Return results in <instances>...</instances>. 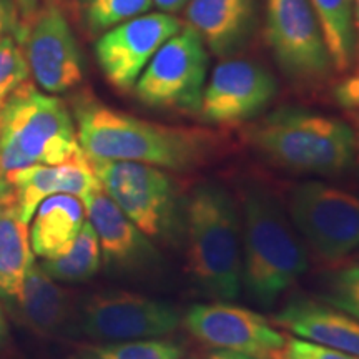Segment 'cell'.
<instances>
[{
	"label": "cell",
	"instance_id": "7c38bea8",
	"mask_svg": "<svg viewBox=\"0 0 359 359\" xmlns=\"http://www.w3.org/2000/svg\"><path fill=\"white\" fill-rule=\"evenodd\" d=\"M183 22L172 13H143L111 27L97 40L98 65L120 92L135 87L148 62L170 37L180 32Z\"/></svg>",
	"mask_w": 359,
	"mask_h": 359
},
{
	"label": "cell",
	"instance_id": "f546056e",
	"mask_svg": "<svg viewBox=\"0 0 359 359\" xmlns=\"http://www.w3.org/2000/svg\"><path fill=\"white\" fill-rule=\"evenodd\" d=\"M8 351H11V331H8L6 313L0 304V356H4Z\"/></svg>",
	"mask_w": 359,
	"mask_h": 359
},
{
	"label": "cell",
	"instance_id": "8fae6325",
	"mask_svg": "<svg viewBox=\"0 0 359 359\" xmlns=\"http://www.w3.org/2000/svg\"><path fill=\"white\" fill-rule=\"evenodd\" d=\"M264 35L291 79L318 82L330 74L333 64L309 0H266Z\"/></svg>",
	"mask_w": 359,
	"mask_h": 359
},
{
	"label": "cell",
	"instance_id": "836d02e7",
	"mask_svg": "<svg viewBox=\"0 0 359 359\" xmlns=\"http://www.w3.org/2000/svg\"><path fill=\"white\" fill-rule=\"evenodd\" d=\"M13 201V188L7 178L0 177V205Z\"/></svg>",
	"mask_w": 359,
	"mask_h": 359
},
{
	"label": "cell",
	"instance_id": "83f0119b",
	"mask_svg": "<svg viewBox=\"0 0 359 359\" xmlns=\"http://www.w3.org/2000/svg\"><path fill=\"white\" fill-rule=\"evenodd\" d=\"M276 359H358L338 349L323 346L308 339L290 338Z\"/></svg>",
	"mask_w": 359,
	"mask_h": 359
},
{
	"label": "cell",
	"instance_id": "cb8c5ba5",
	"mask_svg": "<svg viewBox=\"0 0 359 359\" xmlns=\"http://www.w3.org/2000/svg\"><path fill=\"white\" fill-rule=\"evenodd\" d=\"M98 359H182L185 349L170 339H133L90 348Z\"/></svg>",
	"mask_w": 359,
	"mask_h": 359
},
{
	"label": "cell",
	"instance_id": "7a4b0ae2",
	"mask_svg": "<svg viewBox=\"0 0 359 359\" xmlns=\"http://www.w3.org/2000/svg\"><path fill=\"white\" fill-rule=\"evenodd\" d=\"M241 205V286L251 302L269 308L308 271V255L268 190L248 185Z\"/></svg>",
	"mask_w": 359,
	"mask_h": 359
},
{
	"label": "cell",
	"instance_id": "7402d4cb",
	"mask_svg": "<svg viewBox=\"0 0 359 359\" xmlns=\"http://www.w3.org/2000/svg\"><path fill=\"white\" fill-rule=\"evenodd\" d=\"M320 20L331 64L346 72L356 53V34L353 24V0H309Z\"/></svg>",
	"mask_w": 359,
	"mask_h": 359
},
{
	"label": "cell",
	"instance_id": "e575fe53",
	"mask_svg": "<svg viewBox=\"0 0 359 359\" xmlns=\"http://www.w3.org/2000/svg\"><path fill=\"white\" fill-rule=\"evenodd\" d=\"M351 120L354 123V155H356L359 163V114H351Z\"/></svg>",
	"mask_w": 359,
	"mask_h": 359
},
{
	"label": "cell",
	"instance_id": "74e56055",
	"mask_svg": "<svg viewBox=\"0 0 359 359\" xmlns=\"http://www.w3.org/2000/svg\"><path fill=\"white\" fill-rule=\"evenodd\" d=\"M79 359H98V358L92 351H88L87 354H83V356H80Z\"/></svg>",
	"mask_w": 359,
	"mask_h": 359
},
{
	"label": "cell",
	"instance_id": "52a82bcc",
	"mask_svg": "<svg viewBox=\"0 0 359 359\" xmlns=\"http://www.w3.org/2000/svg\"><path fill=\"white\" fill-rule=\"evenodd\" d=\"M206 72L205 42L191 27H182L148 62L135 83V93L148 107L198 114Z\"/></svg>",
	"mask_w": 359,
	"mask_h": 359
},
{
	"label": "cell",
	"instance_id": "d6a6232c",
	"mask_svg": "<svg viewBox=\"0 0 359 359\" xmlns=\"http://www.w3.org/2000/svg\"><path fill=\"white\" fill-rule=\"evenodd\" d=\"M15 4L22 19H27V17L32 15V13L42 6V0H15Z\"/></svg>",
	"mask_w": 359,
	"mask_h": 359
},
{
	"label": "cell",
	"instance_id": "484cf974",
	"mask_svg": "<svg viewBox=\"0 0 359 359\" xmlns=\"http://www.w3.org/2000/svg\"><path fill=\"white\" fill-rule=\"evenodd\" d=\"M30 80L22 47L12 35H0V109L13 92Z\"/></svg>",
	"mask_w": 359,
	"mask_h": 359
},
{
	"label": "cell",
	"instance_id": "d4e9b609",
	"mask_svg": "<svg viewBox=\"0 0 359 359\" xmlns=\"http://www.w3.org/2000/svg\"><path fill=\"white\" fill-rule=\"evenodd\" d=\"M154 6V0H87L85 17L92 32H105L111 27L143 15Z\"/></svg>",
	"mask_w": 359,
	"mask_h": 359
},
{
	"label": "cell",
	"instance_id": "5b68a950",
	"mask_svg": "<svg viewBox=\"0 0 359 359\" xmlns=\"http://www.w3.org/2000/svg\"><path fill=\"white\" fill-rule=\"evenodd\" d=\"M82 151L65 102L27 82L0 109V173L32 165H58Z\"/></svg>",
	"mask_w": 359,
	"mask_h": 359
},
{
	"label": "cell",
	"instance_id": "f35d334b",
	"mask_svg": "<svg viewBox=\"0 0 359 359\" xmlns=\"http://www.w3.org/2000/svg\"><path fill=\"white\" fill-rule=\"evenodd\" d=\"M53 2H57V4H60V2H62V0H53Z\"/></svg>",
	"mask_w": 359,
	"mask_h": 359
},
{
	"label": "cell",
	"instance_id": "3957f363",
	"mask_svg": "<svg viewBox=\"0 0 359 359\" xmlns=\"http://www.w3.org/2000/svg\"><path fill=\"white\" fill-rule=\"evenodd\" d=\"M187 269L201 293L233 302L241 293V230L231 195L217 183L193 188L185 203Z\"/></svg>",
	"mask_w": 359,
	"mask_h": 359
},
{
	"label": "cell",
	"instance_id": "1f68e13d",
	"mask_svg": "<svg viewBox=\"0 0 359 359\" xmlns=\"http://www.w3.org/2000/svg\"><path fill=\"white\" fill-rule=\"evenodd\" d=\"M206 359H259V358L251 356V354H246V353L231 351V349H217V351H213Z\"/></svg>",
	"mask_w": 359,
	"mask_h": 359
},
{
	"label": "cell",
	"instance_id": "8992f818",
	"mask_svg": "<svg viewBox=\"0 0 359 359\" xmlns=\"http://www.w3.org/2000/svg\"><path fill=\"white\" fill-rule=\"evenodd\" d=\"M103 190L147 236L177 241L185 228L178 182L158 167L138 161L90 160Z\"/></svg>",
	"mask_w": 359,
	"mask_h": 359
},
{
	"label": "cell",
	"instance_id": "ffe728a7",
	"mask_svg": "<svg viewBox=\"0 0 359 359\" xmlns=\"http://www.w3.org/2000/svg\"><path fill=\"white\" fill-rule=\"evenodd\" d=\"M17 302L25 325L40 336L55 334L69 318V293L37 262L27 269Z\"/></svg>",
	"mask_w": 359,
	"mask_h": 359
},
{
	"label": "cell",
	"instance_id": "6da1fadb",
	"mask_svg": "<svg viewBox=\"0 0 359 359\" xmlns=\"http://www.w3.org/2000/svg\"><path fill=\"white\" fill-rule=\"evenodd\" d=\"M79 143L90 160L138 161L173 172H190L222 150L218 135L198 127L147 122L80 97L74 105Z\"/></svg>",
	"mask_w": 359,
	"mask_h": 359
},
{
	"label": "cell",
	"instance_id": "e0dca14e",
	"mask_svg": "<svg viewBox=\"0 0 359 359\" xmlns=\"http://www.w3.org/2000/svg\"><path fill=\"white\" fill-rule=\"evenodd\" d=\"M273 321L299 338L359 359V320L331 304L293 299L273 316Z\"/></svg>",
	"mask_w": 359,
	"mask_h": 359
},
{
	"label": "cell",
	"instance_id": "277c9868",
	"mask_svg": "<svg viewBox=\"0 0 359 359\" xmlns=\"http://www.w3.org/2000/svg\"><path fill=\"white\" fill-rule=\"evenodd\" d=\"M246 142L278 167L304 173H339L354 156V132L333 116L280 109L246 130Z\"/></svg>",
	"mask_w": 359,
	"mask_h": 359
},
{
	"label": "cell",
	"instance_id": "44dd1931",
	"mask_svg": "<svg viewBox=\"0 0 359 359\" xmlns=\"http://www.w3.org/2000/svg\"><path fill=\"white\" fill-rule=\"evenodd\" d=\"M34 262L29 223L20 218L13 201L0 205V293L8 299L19 298L27 269Z\"/></svg>",
	"mask_w": 359,
	"mask_h": 359
},
{
	"label": "cell",
	"instance_id": "ac0fdd59",
	"mask_svg": "<svg viewBox=\"0 0 359 359\" xmlns=\"http://www.w3.org/2000/svg\"><path fill=\"white\" fill-rule=\"evenodd\" d=\"M188 27L196 30L217 55L236 50L248 37L255 19V0H190Z\"/></svg>",
	"mask_w": 359,
	"mask_h": 359
},
{
	"label": "cell",
	"instance_id": "8d00e7d4",
	"mask_svg": "<svg viewBox=\"0 0 359 359\" xmlns=\"http://www.w3.org/2000/svg\"><path fill=\"white\" fill-rule=\"evenodd\" d=\"M7 17H8L7 12L4 11L2 6H0V35L6 32V29H7V24H8Z\"/></svg>",
	"mask_w": 359,
	"mask_h": 359
},
{
	"label": "cell",
	"instance_id": "f1b7e54d",
	"mask_svg": "<svg viewBox=\"0 0 359 359\" xmlns=\"http://www.w3.org/2000/svg\"><path fill=\"white\" fill-rule=\"evenodd\" d=\"M333 95L343 109L349 110L351 114H359V67L336 85Z\"/></svg>",
	"mask_w": 359,
	"mask_h": 359
},
{
	"label": "cell",
	"instance_id": "d590c367",
	"mask_svg": "<svg viewBox=\"0 0 359 359\" xmlns=\"http://www.w3.org/2000/svg\"><path fill=\"white\" fill-rule=\"evenodd\" d=\"M353 24L356 34V48L359 52V0H353Z\"/></svg>",
	"mask_w": 359,
	"mask_h": 359
},
{
	"label": "cell",
	"instance_id": "4dcf8cb0",
	"mask_svg": "<svg viewBox=\"0 0 359 359\" xmlns=\"http://www.w3.org/2000/svg\"><path fill=\"white\" fill-rule=\"evenodd\" d=\"M190 0H154V4L165 13H173L182 11L183 7H187V4Z\"/></svg>",
	"mask_w": 359,
	"mask_h": 359
},
{
	"label": "cell",
	"instance_id": "4fadbf2b",
	"mask_svg": "<svg viewBox=\"0 0 359 359\" xmlns=\"http://www.w3.org/2000/svg\"><path fill=\"white\" fill-rule=\"evenodd\" d=\"M182 321L188 333L206 346L231 349L259 359H276L286 344L285 334L266 318L230 302L193 304Z\"/></svg>",
	"mask_w": 359,
	"mask_h": 359
},
{
	"label": "cell",
	"instance_id": "ab89813d",
	"mask_svg": "<svg viewBox=\"0 0 359 359\" xmlns=\"http://www.w3.org/2000/svg\"><path fill=\"white\" fill-rule=\"evenodd\" d=\"M0 177H2V173H0Z\"/></svg>",
	"mask_w": 359,
	"mask_h": 359
},
{
	"label": "cell",
	"instance_id": "30bf717a",
	"mask_svg": "<svg viewBox=\"0 0 359 359\" xmlns=\"http://www.w3.org/2000/svg\"><path fill=\"white\" fill-rule=\"evenodd\" d=\"M173 303L130 291L93 294L82 308L80 330L103 343L160 338L172 334L182 323Z\"/></svg>",
	"mask_w": 359,
	"mask_h": 359
},
{
	"label": "cell",
	"instance_id": "4316f807",
	"mask_svg": "<svg viewBox=\"0 0 359 359\" xmlns=\"http://www.w3.org/2000/svg\"><path fill=\"white\" fill-rule=\"evenodd\" d=\"M321 298L331 306L359 320V266H348L334 273Z\"/></svg>",
	"mask_w": 359,
	"mask_h": 359
},
{
	"label": "cell",
	"instance_id": "9a60e30c",
	"mask_svg": "<svg viewBox=\"0 0 359 359\" xmlns=\"http://www.w3.org/2000/svg\"><path fill=\"white\" fill-rule=\"evenodd\" d=\"M82 201L109 266L138 271L160 263L158 250L107 195L102 185L93 188Z\"/></svg>",
	"mask_w": 359,
	"mask_h": 359
},
{
	"label": "cell",
	"instance_id": "2e32d148",
	"mask_svg": "<svg viewBox=\"0 0 359 359\" xmlns=\"http://www.w3.org/2000/svg\"><path fill=\"white\" fill-rule=\"evenodd\" d=\"M13 188V203L25 223L32 219L37 206L45 198L67 193L83 200L100 185L90 158L82 151L58 165H32L6 177Z\"/></svg>",
	"mask_w": 359,
	"mask_h": 359
},
{
	"label": "cell",
	"instance_id": "d6986e66",
	"mask_svg": "<svg viewBox=\"0 0 359 359\" xmlns=\"http://www.w3.org/2000/svg\"><path fill=\"white\" fill-rule=\"evenodd\" d=\"M30 246L35 257H62L74 245L85 223L83 201L74 195L58 193L45 198L34 213Z\"/></svg>",
	"mask_w": 359,
	"mask_h": 359
},
{
	"label": "cell",
	"instance_id": "9c48e42d",
	"mask_svg": "<svg viewBox=\"0 0 359 359\" xmlns=\"http://www.w3.org/2000/svg\"><path fill=\"white\" fill-rule=\"evenodd\" d=\"M15 40L24 52L35 82L48 93L75 88L83 80L82 57L60 4L45 0L22 19Z\"/></svg>",
	"mask_w": 359,
	"mask_h": 359
},
{
	"label": "cell",
	"instance_id": "ba28073f",
	"mask_svg": "<svg viewBox=\"0 0 359 359\" xmlns=\"http://www.w3.org/2000/svg\"><path fill=\"white\" fill-rule=\"evenodd\" d=\"M290 215L311 250L327 263L346 258L359 248V196L306 182L290 193Z\"/></svg>",
	"mask_w": 359,
	"mask_h": 359
},
{
	"label": "cell",
	"instance_id": "5bb4252c",
	"mask_svg": "<svg viewBox=\"0 0 359 359\" xmlns=\"http://www.w3.org/2000/svg\"><path fill=\"white\" fill-rule=\"evenodd\" d=\"M276 92V80L263 65L226 60L213 70L205 85L198 114L208 123H241L262 114Z\"/></svg>",
	"mask_w": 359,
	"mask_h": 359
},
{
	"label": "cell",
	"instance_id": "603a6c76",
	"mask_svg": "<svg viewBox=\"0 0 359 359\" xmlns=\"http://www.w3.org/2000/svg\"><path fill=\"white\" fill-rule=\"evenodd\" d=\"M102 263V250L92 223L85 219L74 245L62 257L43 259L42 268L55 281L79 283L97 275Z\"/></svg>",
	"mask_w": 359,
	"mask_h": 359
}]
</instances>
